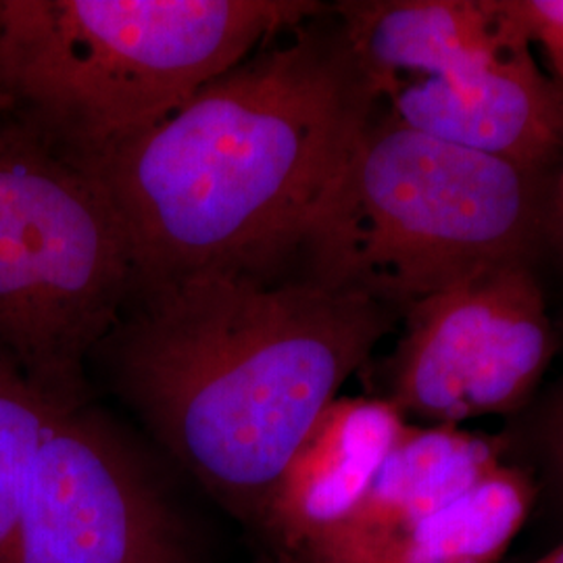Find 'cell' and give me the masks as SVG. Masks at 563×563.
Listing matches in <instances>:
<instances>
[{
    "instance_id": "cell-1",
    "label": "cell",
    "mask_w": 563,
    "mask_h": 563,
    "mask_svg": "<svg viewBox=\"0 0 563 563\" xmlns=\"http://www.w3.org/2000/svg\"><path fill=\"white\" fill-rule=\"evenodd\" d=\"M282 272L139 282L92 353L169 455L257 530L311 428L401 320Z\"/></svg>"
},
{
    "instance_id": "cell-2",
    "label": "cell",
    "mask_w": 563,
    "mask_h": 563,
    "mask_svg": "<svg viewBox=\"0 0 563 563\" xmlns=\"http://www.w3.org/2000/svg\"><path fill=\"white\" fill-rule=\"evenodd\" d=\"M376 109L332 4L205 84L97 165L136 284L284 269Z\"/></svg>"
},
{
    "instance_id": "cell-3",
    "label": "cell",
    "mask_w": 563,
    "mask_h": 563,
    "mask_svg": "<svg viewBox=\"0 0 563 563\" xmlns=\"http://www.w3.org/2000/svg\"><path fill=\"white\" fill-rule=\"evenodd\" d=\"M551 172L426 136L376 109L290 260L302 280L401 313L544 249Z\"/></svg>"
},
{
    "instance_id": "cell-4",
    "label": "cell",
    "mask_w": 563,
    "mask_h": 563,
    "mask_svg": "<svg viewBox=\"0 0 563 563\" xmlns=\"http://www.w3.org/2000/svg\"><path fill=\"white\" fill-rule=\"evenodd\" d=\"M323 9L309 0H0V95L97 169Z\"/></svg>"
},
{
    "instance_id": "cell-5",
    "label": "cell",
    "mask_w": 563,
    "mask_h": 563,
    "mask_svg": "<svg viewBox=\"0 0 563 563\" xmlns=\"http://www.w3.org/2000/svg\"><path fill=\"white\" fill-rule=\"evenodd\" d=\"M134 284L101 174L18 109H0V346L51 393L86 402V360Z\"/></svg>"
},
{
    "instance_id": "cell-6",
    "label": "cell",
    "mask_w": 563,
    "mask_h": 563,
    "mask_svg": "<svg viewBox=\"0 0 563 563\" xmlns=\"http://www.w3.org/2000/svg\"><path fill=\"white\" fill-rule=\"evenodd\" d=\"M372 95L426 136L553 172L563 97L505 0H344L332 4Z\"/></svg>"
},
{
    "instance_id": "cell-7",
    "label": "cell",
    "mask_w": 563,
    "mask_h": 563,
    "mask_svg": "<svg viewBox=\"0 0 563 563\" xmlns=\"http://www.w3.org/2000/svg\"><path fill=\"white\" fill-rule=\"evenodd\" d=\"M401 320L380 399L432 426L518 416L560 351L532 262L476 272L413 302Z\"/></svg>"
},
{
    "instance_id": "cell-8",
    "label": "cell",
    "mask_w": 563,
    "mask_h": 563,
    "mask_svg": "<svg viewBox=\"0 0 563 563\" xmlns=\"http://www.w3.org/2000/svg\"><path fill=\"white\" fill-rule=\"evenodd\" d=\"M4 563H186L169 505L120 437L67 409L42 444Z\"/></svg>"
},
{
    "instance_id": "cell-9",
    "label": "cell",
    "mask_w": 563,
    "mask_h": 563,
    "mask_svg": "<svg viewBox=\"0 0 563 563\" xmlns=\"http://www.w3.org/2000/svg\"><path fill=\"white\" fill-rule=\"evenodd\" d=\"M380 397H344L311 428L265 511L260 532L286 562L357 505L405 430Z\"/></svg>"
},
{
    "instance_id": "cell-10",
    "label": "cell",
    "mask_w": 563,
    "mask_h": 563,
    "mask_svg": "<svg viewBox=\"0 0 563 563\" xmlns=\"http://www.w3.org/2000/svg\"><path fill=\"white\" fill-rule=\"evenodd\" d=\"M505 462L499 437H484L460 426H405L357 505L286 562L311 553L360 543L462 497Z\"/></svg>"
},
{
    "instance_id": "cell-11",
    "label": "cell",
    "mask_w": 563,
    "mask_h": 563,
    "mask_svg": "<svg viewBox=\"0 0 563 563\" xmlns=\"http://www.w3.org/2000/svg\"><path fill=\"white\" fill-rule=\"evenodd\" d=\"M537 505L522 467L504 462L420 520L299 563H499Z\"/></svg>"
},
{
    "instance_id": "cell-12",
    "label": "cell",
    "mask_w": 563,
    "mask_h": 563,
    "mask_svg": "<svg viewBox=\"0 0 563 563\" xmlns=\"http://www.w3.org/2000/svg\"><path fill=\"white\" fill-rule=\"evenodd\" d=\"M78 405L36 383L0 346V563H4L21 497L42 444L60 416Z\"/></svg>"
},
{
    "instance_id": "cell-13",
    "label": "cell",
    "mask_w": 563,
    "mask_h": 563,
    "mask_svg": "<svg viewBox=\"0 0 563 563\" xmlns=\"http://www.w3.org/2000/svg\"><path fill=\"white\" fill-rule=\"evenodd\" d=\"M499 439L505 462L532 478L537 505L563 522V372L511 418Z\"/></svg>"
},
{
    "instance_id": "cell-14",
    "label": "cell",
    "mask_w": 563,
    "mask_h": 563,
    "mask_svg": "<svg viewBox=\"0 0 563 563\" xmlns=\"http://www.w3.org/2000/svg\"><path fill=\"white\" fill-rule=\"evenodd\" d=\"M505 7L528 42L541 46L563 97V0H505Z\"/></svg>"
},
{
    "instance_id": "cell-15",
    "label": "cell",
    "mask_w": 563,
    "mask_h": 563,
    "mask_svg": "<svg viewBox=\"0 0 563 563\" xmlns=\"http://www.w3.org/2000/svg\"><path fill=\"white\" fill-rule=\"evenodd\" d=\"M544 246H549L555 253L563 269V151L560 162L555 163L551 178H549Z\"/></svg>"
},
{
    "instance_id": "cell-16",
    "label": "cell",
    "mask_w": 563,
    "mask_h": 563,
    "mask_svg": "<svg viewBox=\"0 0 563 563\" xmlns=\"http://www.w3.org/2000/svg\"><path fill=\"white\" fill-rule=\"evenodd\" d=\"M528 563H563V541L558 547H553L549 553H544L543 558Z\"/></svg>"
},
{
    "instance_id": "cell-17",
    "label": "cell",
    "mask_w": 563,
    "mask_h": 563,
    "mask_svg": "<svg viewBox=\"0 0 563 563\" xmlns=\"http://www.w3.org/2000/svg\"><path fill=\"white\" fill-rule=\"evenodd\" d=\"M7 107V102H4V99H2V95H0V109H4Z\"/></svg>"
}]
</instances>
